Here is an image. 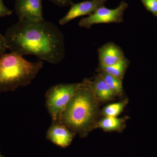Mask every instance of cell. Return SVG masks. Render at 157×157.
I'll use <instances>...</instances> for the list:
<instances>
[{"instance_id":"cell-1","label":"cell","mask_w":157,"mask_h":157,"mask_svg":"<svg viewBox=\"0 0 157 157\" xmlns=\"http://www.w3.org/2000/svg\"><path fill=\"white\" fill-rule=\"evenodd\" d=\"M4 36L12 53L21 56L32 55L53 64L64 58V35L57 26L45 19L18 20L7 29Z\"/></svg>"},{"instance_id":"cell-19","label":"cell","mask_w":157,"mask_h":157,"mask_svg":"<svg viewBox=\"0 0 157 157\" xmlns=\"http://www.w3.org/2000/svg\"><path fill=\"white\" fill-rule=\"evenodd\" d=\"M0 157H3L2 155H1V153H0Z\"/></svg>"},{"instance_id":"cell-14","label":"cell","mask_w":157,"mask_h":157,"mask_svg":"<svg viewBox=\"0 0 157 157\" xmlns=\"http://www.w3.org/2000/svg\"><path fill=\"white\" fill-rule=\"evenodd\" d=\"M127 104V101L109 104L103 109V113L106 117H116L123 111Z\"/></svg>"},{"instance_id":"cell-18","label":"cell","mask_w":157,"mask_h":157,"mask_svg":"<svg viewBox=\"0 0 157 157\" xmlns=\"http://www.w3.org/2000/svg\"><path fill=\"white\" fill-rule=\"evenodd\" d=\"M52 2L59 7H65L72 3L71 0H49Z\"/></svg>"},{"instance_id":"cell-13","label":"cell","mask_w":157,"mask_h":157,"mask_svg":"<svg viewBox=\"0 0 157 157\" xmlns=\"http://www.w3.org/2000/svg\"><path fill=\"white\" fill-rule=\"evenodd\" d=\"M123 120L113 117H105L98 124V128L105 131H116L121 129L123 123Z\"/></svg>"},{"instance_id":"cell-20","label":"cell","mask_w":157,"mask_h":157,"mask_svg":"<svg viewBox=\"0 0 157 157\" xmlns=\"http://www.w3.org/2000/svg\"><path fill=\"white\" fill-rule=\"evenodd\" d=\"M156 1H157V0H156Z\"/></svg>"},{"instance_id":"cell-4","label":"cell","mask_w":157,"mask_h":157,"mask_svg":"<svg viewBox=\"0 0 157 157\" xmlns=\"http://www.w3.org/2000/svg\"><path fill=\"white\" fill-rule=\"evenodd\" d=\"M80 83L58 84L52 86L45 95V106L52 122L58 120L61 114L74 95Z\"/></svg>"},{"instance_id":"cell-11","label":"cell","mask_w":157,"mask_h":157,"mask_svg":"<svg viewBox=\"0 0 157 157\" xmlns=\"http://www.w3.org/2000/svg\"><path fill=\"white\" fill-rule=\"evenodd\" d=\"M129 64L128 60L124 57L121 61L114 65L104 66L100 64L99 69L122 80L124 74L125 73Z\"/></svg>"},{"instance_id":"cell-9","label":"cell","mask_w":157,"mask_h":157,"mask_svg":"<svg viewBox=\"0 0 157 157\" xmlns=\"http://www.w3.org/2000/svg\"><path fill=\"white\" fill-rule=\"evenodd\" d=\"M100 64L104 66L114 65L124 57L121 48L113 42H109L98 49Z\"/></svg>"},{"instance_id":"cell-3","label":"cell","mask_w":157,"mask_h":157,"mask_svg":"<svg viewBox=\"0 0 157 157\" xmlns=\"http://www.w3.org/2000/svg\"><path fill=\"white\" fill-rule=\"evenodd\" d=\"M43 62H29L17 54L0 56V93L14 91L30 84L43 67Z\"/></svg>"},{"instance_id":"cell-6","label":"cell","mask_w":157,"mask_h":157,"mask_svg":"<svg viewBox=\"0 0 157 157\" xmlns=\"http://www.w3.org/2000/svg\"><path fill=\"white\" fill-rule=\"evenodd\" d=\"M14 11L18 20L39 21L44 20L42 0H15Z\"/></svg>"},{"instance_id":"cell-17","label":"cell","mask_w":157,"mask_h":157,"mask_svg":"<svg viewBox=\"0 0 157 157\" xmlns=\"http://www.w3.org/2000/svg\"><path fill=\"white\" fill-rule=\"evenodd\" d=\"M8 49L5 36L0 34V56L6 54V51Z\"/></svg>"},{"instance_id":"cell-7","label":"cell","mask_w":157,"mask_h":157,"mask_svg":"<svg viewBox=\"0 0 157 157\" xmlns=\"http://www.w3.org/2000/svg\"><path fill=\"white\" fill-rule=\"evenodd\" d=\"M107 0H92L71 4L68 13L59 20V23L63 25L73 19L80 16L91 14L96 10L104 6Z\"/></svg>"},{"instance_id":"cell-2","label":"cell","mask_w":157,"mask_h":157,"mask_svg":"<svg viewBox=\"0 0 157 157\" xmlns=\"http://www.w3.org/2000/svg\"><path fill=\"white\" fill-rule=\"evenodd\" d=\"M98 113L96 97L91 85V81L86 79L79 87L62 112L58 122L72 132L82 137L94 126Z\"/></svg>"},{"instance_id":"cell-8","label":"cell","mask_w":157,"mask_h":157,"mask_svg":"<svg viewBox=\"0 0 157 157\" xmlns=\"http://www.w3.org/2000/svg\"><path fill=\"white\" fill-rule=\"evenodd\" d=\"M74 136L73 132L58 122H52L46 133V137L48 140L62 147L69 146Z\"/></svg>"},{"instance_id":"cell-12","label":"cell","mask_w":157,"mask_h":157,"mask_svg":"<svg viewBox=\"0 0 157 157\" xmlns=\"http://www.w3.org/2000/svg\"><path fill=\"white\" fill-rule=\"evenodd\" d=\"M115 95H121L123 92L122 80L99 69V73Z\"/></svg>"},{"instance_id":"cell-5","label":"cell","mask_w":157,"mask_h":157,"mask_svg":"<svg viewBox=\"0 0 157 157\" xmlns=\"http://www.w3.org/2000/svg\"><path fill=\"white\" fill-rule=\"evenodd\" d=\"M128 7L125 2H122L115 9H109L104 6L100 7L88 17H82L78 22L82 28L90 29L95 24L116 23H120L123 21L124 11Z\"/></svg>"},{"instance_id":"cell-16","label":"cell","mask_w":157,"mask_h":157,"mask_svg":"<svg viewBox=\"0 0 157 157\" xmlns=\"http://www.w3.org/2000/svg\"><path fill=\"white\" fill-rule=\"evenodd\" d=\"M12 13V11L4 5L3 0H0V18L9 16Z\"/></svg>"},{"instance_id":"cell-15","label":"cell","mask_w":157,"mask_h":157,"mask_svg":"<svg viewBox=\"0 0 157 157\" xmlns=\"http://www.w3.org/2000/svg\"><path fill=\"white\" fill-rule=\"evenodd\" d=\"M144 3L147 9L154 13H157L156 0H143Z\"/></svg>"},{"instance_id":"cell-10","label":"cell","mask_w":157,"mask_h":157,"mask_svg":"<svg viewBox=\"0 0 157 157\" xmlns=\"http://www.w3.org/2000/svg\"><path fill=\"white\" fill-rule=\"evenodd\" d=\"M91 85L96 98L101 101H109L115 95L100 74L95 76L94 81H91Z\"/></svg>"}]
</instances>
